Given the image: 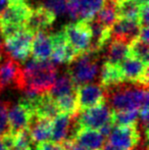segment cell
<instances>
[{
  "label": "cell",
  "mask_w": 149,
  "mask_h": 150,
  "mask_svg": "<svg viewBox=\"0 0 149 150\" xmlns=\"http://www.w3.org/2000/svg\"><path fill=\"white\" fill-rule=\"evenodd\" d=\"M57 78V69L51 60H37L29 57L22 65V74L16 89L37 94L48 93Z\"/></svg>",
  "instance_id": "1"
},
{
  "label": "cell",
  "mask_w": 149,
  "mask_h": 150,
  "mask_svg": "<svg viewBox=\"0 0 149 150\" xmlns=\"http://www.w3.org/2000/svg\"><path fill=\"white\" fill-rule=\"evenodd\" d=\"M104 94L105 102L112 111L139 110L148 104L147 87L139 84L124 82L104 88Z\"/></svg>",
  "instance_id": "2"
},
{
  "label": "cell",
  "mask_w": 149,
  "mask_h": 150,
  "mask_svg": "<svg viewBox=\"0 0 149 150\" xmlns=\"http://www.w3.org/2000/svg\"><path fill=\"white\" fill-rule=\"evenodd\" d=\"M99 52L87 51L81 53L68 64V73L76 87L92 84L99 78Z\"/></svg>",
  "instance_id": "3"
},
{
  "label": "cell",
  "mask_w": 149,
  "mask_h": 150,
  "mask_svg": "<svg viewBox=\"0 0 149 150\" xmlns=\"http://www.w3.org/2000/svg\"><path fill=\"white\" fill-rule=\"evenodd\" d=\"M33 38L34 34L23 29L11 38L5 40L4 53L22 64L30 57Z\"/></svg>",
  "instance_id": "4"
},
{
  "label": "cell",
  "mask_w": 149,
  "mask_h": 150,
  "mask_svg": "<svg viewBox=\"0 0 149 150\" xmlns=\"http://www.w3.org/2000/svg\"><path fill=\"white\" fill-rule=\"evenodd\" d=\"M112 109L104 101L94 107L80 111L76 120L80 128L99 131L106 122L112 120Z\"/></svg>",
  "instance_id": "5"
},
{
  "label": "cell",
  "mask_w": 149,
  "mask_h": 150,
  "mask_svg": "<svg viewBox=\"0 0 149 150\" xmlns=\"http://www.w3.org/2000/svg\"><path fill=\"white\" fill-rule=\"evenodd\" d=\"M142 142L138 124L134 126L114 127L108 136V144L119 150H132Z\"/></svg>",
  "instance_id": "6"
},
{
  "label": "cell",
  "mask_w": 149,
  "mask_h": 150,
  "mask_svg": "<svg viewBox=\"0 0 149 150\" xmlns=\"http://www.w3.org/2000/svg\"><path fill=\"white\" fill-rule=\"evenodd\" d=\"M124 82L148 87V63L128 56L119 64Z\"/></svg>",
  "instance_id": "7"
},
{
  "label": "cell",
  "mask_w": 149,
  "mask_h": 150,
  "mask_svg": "<svg viewBox=\"0 0 149 150\" xmlns=\"http://www.w3.org/2000/svg\"><path fill=\"white\" fill-rule=\"evenodd\" d=\"M62 31L66 35V41L79 53L89 51L91 45V33L86 22L71 23L64 26Z\"/></svg>",
  "instance_id": "8"
},
{
  "label": "cell",
  "mask_w": 149,
  "mask_h": 150,
  "mask_svg": "<svg viewBox=\"0 0 149 150\" xmlns=\"http://www.w3.org/2000/svg\"><path fill=\"white\" fill-rule=\"evenodd\" d=\"M76 96L79 112L105 101L104 88L100 84H87L80 86L76 90Z\"/></svg>",
  "instance_id": "9"
},
{
  "label": "cell",
  "mask_w": 149,
  "mask_h": 150,
  "mask_svg": "<svg viewBox=\"0 0 149 150\" xmlns=\"http://www.w3.org/2000/svg\"><path fill=\"white\" fill-rule=\"evenodd\" d=\"M141 26L136 20L117 18L114 24L110 28V38L112 41H119L129 45L134 39L138 38Z\"/></svg>",
  "instance_id": "10"
},
{
  "label": "cell",
  "mask_w": 149,
  "mask_h": 150,
  "mask_svg": "<svg viewBox=\"0 0 149 150\" xmlns=\"http://www.w3.org/2000/svg\"><path fill=\"white\" fill-rule=\"evenodd\" d=\"M33 117L34 115L20 102L16 104L8 102L7 120L11 135H16L20 131L28 129Z\"/></svg>",
  "instance_id": "11"
},
{
  "label": "cell",
  "mask_w": 149,
  "mask_h": 150,
  "mask_svg": "<svg viewBox=\"0 0 149 150\" xmlns=\"http://www.w3.org/2000/svg\"><path fill=\"white\" fill-rule=\"evenodd\" d=\"M22 74V64L3 53L0 60V90L14 86L16 88Z\"/></svg>",
  "instance_id": "12"
},
{
  "label": "cell",
  "mask_w": 149,
  "mask_h": 150,
  "mask_svg": "<svg viewBox=\"0 0 149 150\" xmlns=\"http://www.w3.org/2000/svg\"><path fill=\"white\" fill-rule=\"evenodd\" d=\"M56 16L49 10L38 6L35 9H32L30 16L24 24V29L32 34L39 32H45L54 23Z\"/></svg>",
  "instance_id": "13"
},
{
  "label": "cell",
  "mask_w": 149,
  "mask_h": 150,
  "mask_svg": "<svg viewBox=\"0 0 149 150\" xmlns=\"http://www.w3.org/2000/svg\"><path fill=\"white\" fill-rule=\"evenodd\" d=\"M31 11L32 8L27 3L8 2L6 7L0 13V24H11L24 27Z\"/></svg>",
  "instance_id": "14"
},
{
  "label": "cell",
  "mask_w": 149,
  "mask_h": 150,
  "mask_svg": "<svg viewBox=\"0 0 149 150\" xmlns=\"http://www.w3.org/2000/svg\"><path fill=\"white\" fill-rule=\"evenodd\" d=\"M72 140L87 150H101L106 143V138L99 131L84 128H79Z\"/></svg>",
  "instance_id": "15"
},
{
  "label": "cell",
  "mask_w": 149,
  "mask_h": 150,
  "mask_svg": "<svg viewBox=\"0 0 149 150\" xmlns=\"http://www.w3.org/2000/svg\"><path fill=\"white\" fill-rule=\"evenodd\" d=\"M91 33V45L89 51L100 52L108 43L110 38V29L100 24L95 18L86 22Z\"/></svg>",
  "instance_id": "16"
},
{
  "label": "cell",
  "mask_w": 149,
  "mask_h": 150,
  "mask_svg": "<svg viewBox=\"0 0 149 150\" xmlns=\"http://www.w3.org/2000/svg\"><path fill=\"white\" fill-rule=\"evenodd\" d=\"M33 142L40 143L51 141L52 120L47 119H38L34 115L28 128Z\"/></svg>",
  "instance_id": "17"
},
{
  "label": "cell",
  "mask_w": 149,
  "mask_h": 150,
  "mask_svg": "<svg viewBox=\"0 0 149 150\" xmlns=\"http://www.w3.org/2000/svg\"><path fill=\"white\" fill-rule=\"evenodd\" d=\"M33 58L37 60H48L52 54V43L50 35L45 32H39L34 35L31 46Z\"/></svg>",
  "instance_id": "18"
},
{
  "label": "cell",
  "mask_w": 149,
  "mask_h": 150,
  "mask_svg": "<svg viewBox=\"0 0 149 150\" xmlns=\"http://www.w3.org/2000/svg\"><path fill=\"white\" fill-rule=\"evenodd\" d=\"M57 115H59V111L56 106L55 100L52 99L48 93L41 94L35 109V117L38 119H47L52 120Z\"/></svg>",
  "instance_id": "19"
},
{
  "label": "cell",
  "mask_w": 149,
  "mask_h": 150,
  "mask_svg": "<svg viewBox=\"0 0 149 150\" xmlns=\"http://www.w3.org/2000/svg\"><path fill=\"white\" fill-rule=\"evenodd\" d=\"M76 90H77V87L75 86L72 78L68 75V71H66L60 77L56 78L55 83H54L53 87L48 92V94L50 95L52 99L55 100V99L64 96V95L75 93Z\"/></svg>",
  "instance_id": "20"
},
{
  "label": "cell",
  "mask_w": 149,
  "mask_h": 150,
  "mask_svg": "<svg viewBox=\"0 0 149 150\" xmlns=\"http://www.w3.org/2000/svg\"><path fill=\"white\" fill-rule=\"evenodd\" d=\"M99 80L101 86L104 88L124 83L119 64H112L105 61L101 67V71L99 73Z\"/></svg>",
  "instance_id": "21"
},
{
  "label": "cell",
  "mask_w": 149,
  "mask_h": 150,
  "mask_svg": "<svg viewBox=\"0 0 149 150\" xmlns=\"http://www.w3.org/2000/svg\"><path fill=\"white\" fill-rule=\"evenodd\" d=\"M140 7L141 5H139L135 0H119L115 4L117 18L138 21Z\"/></svg>",
  "instance_id": "22"
},
{
  "label": "cell",
  "mask_w": 149,
  "mask_h": 150,
  "mask_svg": "<svg viewBox=\"0 0 149 150\" xmlns=\"http://www.w3.org/2000/svg\"><path fill=\"white\" fill-rule=\"evenodd\" d=\"M129 56V45L119 41L112 40L106 52V62L112 64H119Z\"/></svg>",
  "instance_id": "23"
},
{
  "label": "cell",
  "mask_w": 149,
  "mask_h": 150,
  "mask_svg": "<svg viewBox=\"0 0 149 150\" xmlns=\"http://www.w3.org/2000/svg\"><path fill=\"white\" fill-rule=\"evenodd\" d=\"M55 103L59 113H64L71 117H76L79 113L76 92L55 99Z\"/></svg>",
  "instance_id": "24"
},
{
  "label": "cell",
  "mask_w": 149,
  "mask_h": 150,
  "mask_svg": "<svg viewBox=\"0 0 149 150\" xmlns=\"http://www.w3.org/2000/svg\"><path fill=\"white\" fill-rule=\"evenodd\" d=\"M115 4L110 0H104L102 8L97 12L95 18L106 28H112V25L117 21V12H115Z\"/></svg>",
  "instance_id": "25"
},
{
  "label": "cell",
  "mask_w": 149,
  "mask_h": 150,
  "mask_svg": "<svg viewBox=\"0 0 149 150\" xmlns=\"http://www.w3.org/2000/svg\"><path fill=\"white\" fill-rule=\"evenodd\" d=\"M139 119V110L112 111V120L114 127H126L137 125Z\"/></svg>",
  "instance_id": "26"
},
{
  "label": "cell",
  "mask_w": 149,
  "mask_h": 150,
  "mask_svg": "<svg viewBox=\"0 0 149 150\" xmlns=\"http://www.w3.org/2000/svg\"><path fill=\"white\" fill-rule=\"evenodd\" d=\"M148 43L140 40L139 38H136L129 44V56H132V57H135L137 59L143 61V62L148 63Z\"/></svg>",
  "instance_id": "27"
},
{
  "label": "cell",
  "mask_w": 149,
  "mask_h": 150,
  "mask_svg": "<svg viewBox=\"0 0 149 150\" xmlns=\"http://www.w3.org/2000/svg\"><path fill=\"white\" fill-rule=\"evenodd\" d=\"M41 5L39 7H43L49 10L55 16H62L66 12L68 0H40Z\"/></svg>",
  "instance_id": "28"
},
{
  "label": "cell",
  "mask_w": 149,
  "mask_h": 150,
  "mask_svg": "<svg viewBox=\"0 0 149 150\" xmlns=\"http://www.w3.org/2000/svg\"><path fill=\"white\" fill-rule=\"evenodd\" d=\"M13 136V149H24L31 150L33 145V140L31 138L30 132L28 129L20 131L18 134L12 135Z\"/></svg>",
  "instance_id": "29"
},
{
  "label": "cell",
  "mask_w": 149,
  "mask_h": 150,
  "mask_svg": "<svg viewBox=\"0 0 149 150\" xmlns=\"http://www.w3.org/2000/svg\"><path fill=\"white\" fill-rule=\"evenodd\" d=\"M7 106L8 102H0V137H4L10 134L9 125L7 120Z\"/></svg>",
  "instance_id": "30"
},
{
  "label": "cell",
  "mask_w": 149,
  "mask_h": 150,
  "mask_svg": "<svg viewBox=\"0 0 149 150\" xmlns=\"http://www.w3.org/2000/svg\"><path fill=\"white\" fill-rule=\"evenodd\" d=\"M36 150H66V147L61 143H54V142H44L37 144Z\"/></svg>",
  "instance_id": "31"
},
{
  "label": "cell",
  "mask_w": 149,
  "mask_h": 150,
  "mask_svg": "<svg viewBox=\"0 0 149 150\" xmlns=\"http://www.w3.org/2000/svg\"><path fill=\"white\" fill-rule=\"evenodd\" d=\"M138 23L141 27H148V4H144L140 7Z\"/></svg>",
  "instance_id": "32"
},
{
  "label": "cell",
  "mask_w": 149,
  "mask_h": 150,
  "mask_svg": "<svg viewBox=\"0 0 149 150\" xmlns=\"http://www.w3.org/2000/svg\"><path fill=\"white\" fill-rule=\"evenodd\" d=\"M138 38H139L140 40H142V41H144V42H146V43H148V39H149L148 27H141Z\"/></svg>",
  "instance_id": "33"
},
{
  "label": "cell",
  "mask_w": 149,
  "mask_h": 150,
  "mask_svg": "<svg viewBox=\"0 0 149 150\" xmlns=\"http://www.w3.org/2000/svg\"><path fill=\"white\" fill-rule=\"evenodd\" d=\"M132 150H148L147 148V143L146 142H144V143H140L138 146H136L134 149H132Z\"/></svg>",
  "instance_id": "34"
},
{
  "label": "cell",
  "mask_w": 149,
  "mask_h": 150,
  "mask_svg": "<svg viewBox=\"0 0 149 150\" xmlns=\"http://www.w3.org/2000/svg\"><path fill=\"white\" fill-rule=\"evenodd\" d=\"M4 53V44H3V39L2 37L0 36V57H2Z\"/></svg>",
  "instance_id": "35"
},
{
  "label": "cell",
  "mask_w": 149,
  "mask_h": 150,
  "mask_svg": "<svg viewBox=\"0 0 149 150\" xmlns=\"http://www.w3.org/2000/svg\"><path fill=\"white\" fill-rule=\"evenodd\" d=\"M103 150H119V149L113 147L112 145L108 144V143H105V145H104V147H103Z\"/></svg>",
  "instance_id": "36"
},
{
  "label": "cell",
  "mask_w": 149,
  "mask_h": 150,
  "mask_svg": "<svg viewBox=\"0 0 149 150\" xmlns=\"http://www.w3.org/2000/svg\"><path fill=\"white\" fill-rule=\"evenodd\" d=\"M0 150H7L5 147V145H4V142H3V139L0 137Z\"/></svg>",
  "instance_id": "37"
},
{
  "label": "cell",
  "mask_w": 149,
  "mask_h": 150,
  "mask_svg": "<svg viewBox=\"0 0 149 150\" xmlns=\"http://www.w3.org/2000/svg\"><path fill=\"white\" fill-rule=\"evenodd\" d=\"M139 5H144V4H148V0H135Z\"/></svg>",
  "instance_id": "38"
},
{
  "label": "cell",
  "mask_w": 149,
  "mask_h": 150,
  "mask_svg": "<svg viewBox=\"0 0 149 150\" xmlns=\"http://www.w3.org/2000/svg\"><path fill=\"white\" fill-rule=\"evenodd\" d=\"M28 0H8V2H22V3H27Z\"/></svg>",
  "instance_id": "39"
},
{
  "label": "cell",
  "mask_w": 149,
  "mask_h": 150,
  "mask_svg": "<svg viewBox=\"0 0 149 150\" xmlns=\"http://www.w3.org/2000/svg\"><path fill=\"white\" fill-rule=\"evenodd\" d=\"M110 1L114 2V3H117V1H119V0H110Z\"/></svg>",
  "instance_id": "40"
},
{
  "label": "cell",
  "mask_w": 149,
  "mask_h": 150,
  "mask_svg": "<svg viewBox=\"0 0 149 150\" xmlns=\"http://www.w3.org/2000/svg\"><path fill=\"white\" fill-rule=\"evenodd\" d=\"M12 150H24V149H12Z\"/></svg>",
  "instance_id": "41"
},
{
  "label": "cell",
  "mask_w": 149,
  "mask_h": 150,
  "mask_svg": "<svg viewBox=\"0 0 149 150\" xmlns=\"http://www.w3.org/2000/svg\"><path fill=\"white\" fill-rule=\"evenodd\" d=\"M31 150H36V149H31Z\"/></svg>",
  "instance_id": "42"
}]
</instances>
